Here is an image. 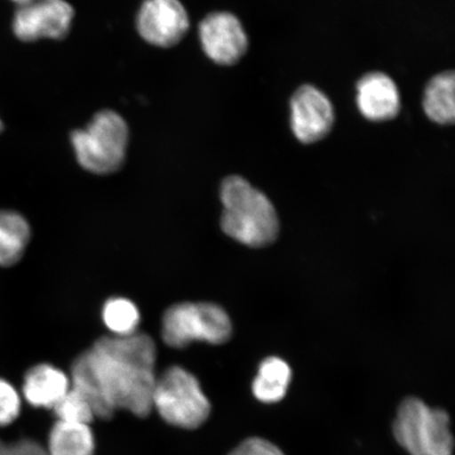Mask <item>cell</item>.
<instances>
[{
	"label": "cell",
	"instance_id": "3957f363",
	"mask_svg": "<svg viewBox=\"0 0 455 455\" xmlns=\"http://www.w3.org/2000/svg\"><path fill=\"white\" fill-rule=\"evenodd\" d=\"M71 144L81 166L94 174H111L126 161L129 127L118 113L95 114L84 129L74 131Z\"/></svg>",
	"mask_w": 455,
	"mask_h": 455
},
{
	"label": "cell",
	"instance_id": "d6986e66",
	"mask_svg": "<svg viewBox=\"0 0 455 455\" xmlns=\"http://www.w3.org/2000/svg\"><path fill=\"white\" fill-rule=\"evenodd\" d=\"M21 397L8 380L0 379V427L12 424L19 418Z\"/></svg>",
	"mask_w": 455,
	"mask_h": 455
},
{
	"label": "cell",
	"instance_id": "2e32d148",
	"mask_svg": "<svg viewBox=\"0 0 455 455\" xmlns=\"http://www.w3.org/2000/svg\"><path fill=\"white\" fill-rule=\"evenodd\" d=\"M95 439L90 425L60 422L48 441L49 455H94Z\"/></svg>",
	"mask_w": 455,
	"mask_h": 455
},
{
	"label": "cell",
	"instance_id": "9a60e30c",
	"mask_svg": "<svg viewBox=\"0 0 455 455\" xmlns=\"http://www.w3.org/2000/svg\"><path fill=\"white\" fill-rule=\"evenodd\" d=\"M292 372L288 363L280 357L271 356L260 363L252 391L258 400L275 403L283 400L291 382Z\"/></svg>",
	"mask_w": 455,
	"mask_h": 455
},
{
	"label": "cell",
	"instance_id": "8fae6325",
	"mask_svg": "<svg viewBox=\"0 0 455 455\" xmlns=\"http://www.w3.org/2000/svg\"><path fill=\"white\" fill-rule=\"evenodd\" d=\"M356 92L358 110L368 121H390L400 112L397 85L385 73L371 72L363 76L356 84Z\"/></svg>",
	"mask_w": 455,
	"mask_h": 455
},
{
	"label": "cell",
	"instance_id": "5bb4252c",
	"mask_svg": "<svg viewBox=\"0 0 455 455\" xmlns=\"http://www.w3.org/2000/svg\"><path fill=\"white\" fill-rule=\"evenodd\" d=\"M455 76L453 71L437 74L427 84L423 98L426 116L439 124H452L455 119Z\"/></svg>",
	"mask_w": 455,
	"mask_h": 455
},
{
	"label": "cell",
	"instance_id": "ac0fdd59",
	"mask_svg": "<svg viewBox=\"0 0 455 455\" xmlns=\"http://www.w3.org/2000/svg\"><path fill=\"white\" fill-rule=\"evenodd\" d=\"M53 411L60 422L90 425L96 418L94 409L88 398L72 386L71 389L56 403Z\"/></svg>",
	"mask_w": 455,
	"mask_h": 455
},
{
	"label": "cell",
	"instance_id": "44dd1931",
	"mask_svg": "<svg viewBox=\"0 0 455 455\" xmlns=\"http://www.w3.org/2000/svg\"><path fill=\"white\" fill-rule=\"evenodd\" d=\"M0 455H49L41 446L31 441L5 443L0 441Z\"/></svg>",
	"mask_w": 455,
	"mask_h": 455
},
{
	"label": "cell",
	"instance_id": "277c9868",
	"mask_svg": "<svg viewBox=\"0 0 455 455\" xmlns=\"http://www.w3.org/2000/svg\"><path fill=\"white\" fill-rule=\"evenodd\" d=\"M395 440L411 455H452L451 419L442 409L409 397L398 408L394 424Z\"/></svg>",
	"mask_w": 455,
	"mask_h": 455
},
{
	"label": "cell",
	"instance_id": "ba28073f",
	"mask_svg": "<svg viewBox=\"0 0 455 455\" xmlns=\"http://www.w3.org/2000/svg\"><path fill=\"white\" fill-rule=\"evenodd\" d=\"M189 28V15L180 0H145L136 16L140 36L159 48L180 44Z\"/></svg>",
	"mask_w": 455,
	"mask_h": 455
},
{
	"label": "cell",
	"instance_id": "7402d4cb",
	"mask_svg": "<svg viewBox=\"0 0 455 455\" xmlns=\"http://www.w3.org/2000/svg\"><path fill=\"white\" fill-rule=\"evenodd\" d=\"M12 2L19 4V7H20V5H24L28 3H32V2H34V0H12Z\"/></svg>",
	"mask_w": 455,
	"mask_h": 455
},
{
	"label": "cell",
	"instance_id": "52a82bcc",
	"mask_svg": "<svg viewBox=\"0 0 455 455\" xmlns=\"http://www.w3.org/2000/svg\"><path fill=\"white\" fill-rule=\"evenodd\" d=\"M73 19V7L66 0H34L16 10L12 28L15 36L25 43L62 39L69 33Z\"/></svg>",
	"mask_w": 455,
	"mask_h": 455
},
{
	"label": "cell",
	"instance_id": "ffe728a7",
	"mask_svg": "<svg viewBox=\"0 0 455 455\" xmlns=\"http://www.w3.org/2000/svg\"><path fill=\"white\" fill-rule=\"evenodd\" d=\"M229 455H284L281 449L269 441L251 437L243 441Z\"/></svg>",
	"mask_w": 455,
	"mask_h": 455
},
{
	"label": "cell",
	"instance_id": "5b68a950",
	"mask_svg": "<svg viewBox=\"0 0 455 455\" xmlns=\"http://www.w3.org/2000/svg\"><path fill=\"white\" fill-rule=\"evenodd\" d=\"M152 408L167 423L183 429L197 428L212 411L198 379L180 366L170 367L156 379Z\"/></svg>",
	"mask_w": 455,
	"mask_h": 455
},
{
	"label": "cell",
	"instance_id": "30bf717a",
	"mask_svg": "<svg viewBox=\"0 0 455 455\" xmlns=\"http://www.w3.org/2000/svg\"><path fill=\"white\" fill-rule=\"evenodd\" d=\"M291 129L303 144H315L325 139L334 124L332 102L315 85L303 84L291 100Z\"/></svg>",
	"mask_w": 455,
	"mask_h": 455
},
{
	"label": "cell",
	"instance_id": "7a4b0ae2",
	"mask_svg": "<svg viewBox=\"0 0 455 455\" xmlns=\"http://www.w3.org/2000/svg\"><path fill=\"white\" fill-rule=\"evenodd\" d=\"M221 229L246 246L259 248L275 241L280 223L275 206L242 176L227 178L220 187Z\"/></svg>",
	"mask_w": 455,
	"mask_h": 455
},
{
	"label": "cell",
	"instance_id": "6da1fadb",
	"mask_svg": "<svg viewBox=\"0 0 455 455\" xmlns=\"http://www.w3.org/2000/svg\"><path fill=\"white\" fill-rule=\"evenodd\" d=\"M156 345L149 335L104 337L72 363L71 385L88 398L96 417L121 409L145 417L156 383Z\"/></svg>",
	"mask_w": 455,
	"mask_h": 455
},
{
	"label": "cell",
	"instance_id": "7c38bea8",
	"mask_svg": "<svg viewBox=\"0 0 455 455\" xmlns=\"http://www.w3.org/2000/svg\"><path fill=\"white\" fill-rule=\"evenodd\" d=\"M71 386L69 375L62 370L50 363H39L26 373L22 396L33 407L53 409Z\"/></svg>",
	"mask_w": 455,
	"mask_h": 455
},
{
	"label": "cell",
	"instance_id": "8992f818",
	"mask_svg": "<svg viewBox=\"0 0 455 455\" xmlns=\"http://www.w3.org/2000/svg\"><path fill=\"white\" fill-rule=\"evenodd\" d=\"M231 334L229 315L212 303L176 304L163 316L162 337L172 348H185L196 340L220 345L229 340Z\"/></svg>",
	"mask_w": 455,
	"mask_h": 455
},
{
	"label": "cell",
	"instance_id": "603a6c76",
	"mask_svg": "<svg viewBox=\"0 0 455 455\" xmlns=\"http://www.w3.org/2000/svg\"><path fill=\"white\" fill-rule=\"evenodd\" d=\"M3 128H4V124H3L2 121H0V132H2Z\"/></svg>",
	"mask_w": 455,
	"mask_h": 455
},
{
	"label": "cell",
	"instance_id": "4fadbf2b",
	"mask_svg": "<svg viewBox=\"0 0 455 455\" xmlns=\"http://www.w3.org/2000/svg\"><path fill=\"white\" fill-rule=\"evenodd\" d=\"M31 227L24 216L0 209V267L13 266L25 255Z\"/></svg>",
	"mask_w": 455,
	"mask_h": 455
},
{
	"label": "cell",
	"instance_id": "9c48e42d",
	"mask_svg": "<svg viewBox=\"0 0 455 455\" xmlns=\"http://www.w3.org/2000/svg\"><path fill=\"white\" fill-rule=\"evenodd\" d=\"M198 36L204 52L220 66L235 65L248 50L242 22L229 12H213L204 17L198 26Z\"/></svg>",
	"mask_w": 455,
	"mask_h": 455
},
{
	"label": "cell",
	"instance_id": "e0dca14e",
	"mask_svg": "<svg viewBox=\"0 0 455 455\" xmlns=\"http://www.w3.org/2000/svg\"><path fill=\"white\" fill-rule=\"evenodd\" d=\"M102 321L114 337H129L138 332L140 313L133 301L113 298L102 308Z\"/></svg>",
	"mask_w": 455,
	"mask_h": 455
}]
</instances>
